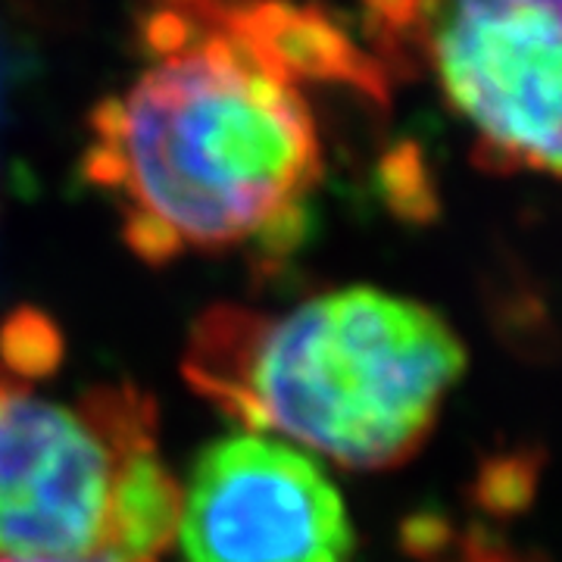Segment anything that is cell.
Masks as SVG:
<instances>
[{"instance_id": "6da1fadb", "label": "cell", "mask_w": 562, "mask_h": 562, "mask_svg": "<svg viewBox=\"0 0 562 562\" xmlns=\"http://www.w3.org/2000/svg\"><path fill=\"white\" fill-rule=\"evenodd\" d=\"M113 138H91L81 179L116 201L122 238L162 266L184 254L294 250L322 179L301 91L222 29L162 60L128 91Z\"/></svg>"}, {"instance_id": "7a4b0ae2", "label": "cell", "mask_w": 562, "mask_h": 562, "mask_svg": "<svg viewBox=\"0 0 562 562\" xmlns=\"http://www.w3.org/2000/svg\"><path fill=\"white\" fill-rule=\"evenodd\" d=\"M462 369L465 347L435 310L362 284L284 313L220 303L184 353L188 384L228 419L347 469L416 453Z\"/></svg>"}, {"instance_id": "3957f363", "label": "cell", "mask_w": 562, "mask_h": 562, "mask_svg": "<svg viewBox=\"0 0 562 562\" xmlns=\"http://www.w3.org/2000/svg\"><path fill=\"white\" fill-rule=\"evenodd\" d=\"M0 372V560L160 562L181 487L157 453L154 403L98 387L79 403Z\"/></svg>"}, {"instance_id": "277c9868", "label": "cell", "mask_w": 562, "mask_h": 562, "mask_svg": "<svg viewBox=\"0 0 562 562\" xmlns=\"http://www.w3.org/2000/svg\"><path fill=\"white\" fill-rule=\"evenodd\" d=\"M416 38L484 169L560 176V0H425Z\"/></svg>"}, {"instance_id": "5b68a950", "label": "cell", "mask_w": 562, "mask_h": 562, "mask_svg": "<svg viewBox=\"0 0 562 562\" xmlns=\"http://www.w3.org/2000/svg\"><path fill=\"white\" fill-rule=\"evenodd\" d=\"M184 562H350L341 491L313 457L266 435L206 443L181 491Z\"/></svg>"}, {"instance_id": "8992f818", "label": "cell", "mask_w": 562, "mask_h": 562, "mask_svg": "<svg viewBox=\"0 0 562 562\" xmlns=\"http://www.w3.org/2000/svg\"><path fill=\"white\" fill-rule=\"evenodd\" d=\"M222 29L279 79L347 85L379 106L391 103L394 76L362 50L331 10L297 0H220L203 29Z\"/></svg>"}, {"instance_id": "52a82bcc", "label": "cell", "mask_w": 562, "mask_h": 562, "mask_svg": "<svg viewBox=\"0 0 562 562\" xmlns=\"http://www.w3.org/2000/svg\"><path fill=\"white\" fill-rule=\"evenodd\" d=\"M360 3L366 7L369 38L379 47L375 57L387 66L394 79L409 76L413 63L406 57V44L416 38L425 0H360Z\"/></svg>"}, {"instance_id": "ba28073f", "label": "cell", "mask_w": 562, "mask_h": 562, "mask_svg": "<svg viewBox=\"0 0 562 562\" xmlns=\"http://www.w3.org/2000/svg\"><path fill=\"white\" fill-rule=\"evenodd\" d=\"M203 35V22L184 10L172 7H154L138 16V44L147 57L172 60L191 50Z\"/></svg>"}, {"instance_id": "9c48e42d", "label": "cell", "mask_w": 562, "mask_h": 562, "mask_svg": "<svg viewBox=\"0 0 562 562\" xmlns=\"http://www.w3.org/2000/svg\"><path fill=\"white\" fill-rule=\"evenodd\" d=\"M382 179L394 203H401V206L413 210V213L419 206H431L428 172L422 166V154L416 144L403 140V144L387 150V157L382 162Z\"/></svg>"}, {"instance_id": "30bf717a", "label": "cell", "mask_w": 562, "mask_h": 562, "mask_svg": "<svg viewBox=\"0 0 562 562\" xmlns=\"http://www.w3.org/2000/svg\"><path fill=\"white\" fill-rule=\"evenodd\" d=\"M220 0H157V7H172V10H184V13H191V16H198V20H206L210 13H213V7H216Z\"/></svg>"}, {"instance_id": "8fae6325", "label": "cell", "mask_w": 562, "mask_h": 562, "mask_svg": "<svg viewBox=\"0 0 562 562\" xmlns=\"http://www.w3.org/2000/svg\"><path fill=\"white\" fill-rule=\"evenodd\" d=\"M0 562H60V560H0Z\"/></svg>"}]
</instances>
